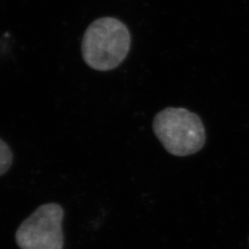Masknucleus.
I'll return each instance as SVG.
<instances>
[{
  "mask_svg": "<svg viewBox=\"0 0 249 249\" xmlns=\"http://www.w3.org/2000/svg\"><path fill=\"white\" fill-rule=\"evenodd\" d=\"M154 133L168 153L178 157L196 154L206 143L201 118L185 108L168 107L154 118Z\"/></svg>",
  "mask_w": 249,
  "mask_h": 249,
  "instance_id": "2",
  "label": "nucleus"
},
{
  "mask_svg": "<svg viewBox=\"0 0 249 249\" xmlns=\"http://www.w3.org/2000/svg\"><path fill=\"white\" fill-rule=\"evenodd\" d=\"M131 46L126 25L113 17H102L92 22L82 41V55L91 69L108 71L119 67Z\"/></svg>",
  "mask_w": 249,
  "mask_h": 249,
  "instance_id": "1",
  "label": "nucleus"
},
{
  "mask_svg": "<svg viewBox=\"0 0 249 249\" xmlns=\"http://www.w3.org/2000/svg\"><path fill=\"white\" fill-rule=\"evenodd\" d=\"M64 211L56 203L44 204L20 224L16 233L20 249H62Z\"/></svg>",
  "mask_w": 249,
  "mask_h": 249,
  "instance_id": "3",
  "label": "nucleus"
},
{
  "mask_svg": "<svg viewBox=\"0 0 249 249\" xmlns=\"http://www.w3.org/2000/svg\"><path fill=\"white\" fill-rule=\"evenodd\" d=\"M13 163V154L9 146L0 139V177L9 170Z\"/></svg>",
  "mask_w": 249,
  "mask_h": 249,
  "instance_id": "4",
  "label": "nucleus"
}]
</instances>
